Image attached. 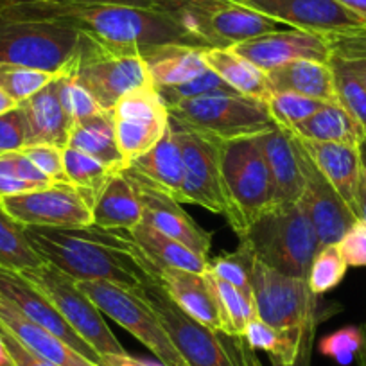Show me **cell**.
I'll use <instances>...</instances> for the list:
<instances>
[{
  "label": "cell",
  "instance_id": "obj_1",
  "mask_svg": "<svg viewBox=\"0 0 366 366\" xmlns=\"http://www.w3.org/2000/svg\"><path fill=\"white\" fill-rule=\"evenodd\" d=\"M27 241L44 262L76 282L101 280L129 291H142L158 280V267L135 244L128 230L99 227H24Z\"/></svg>",
  "mask_w": 366,
  "mask_h": 366
},
{
  "label": "cell",
  "instance_id": "obj_2",
  "mask_svg": "<svg viewBox=\"0 0 366 366\" xmlns=\"http://www.w3.org/2000/svg\"><path fill=\"white\" fill-rule=\"evenodd\" d=\"M0 16L49 20L81 31L108 51L140 56L158 45L205 47L174 15L129 6H52L15 4L0 9Z\"/></svg>",
  "mask_w": 366,
  "mask_h": 366
},
{
  "label": "cell",
  "instance_id": "obj_3",
  "mask_svg": "<svg viewBox=\"0 0 366 366\" xmlns=\"http://www.w3.org/2000/svg\"><path fill=\"white\" fill-rule=\"evenodd\" d=\"M239 239L257 260L304 280L322 248L302 199L291 205L271 207Z\"/></svg>",
  "mask_w": 366,
  "mask_h": 366
},
{
  "label": "cell",
  "instance_id": "obj_4",
  "mask_svg": "<svg viewBox=\"0 0 366 366\" xmlns=\"http://www.w3.org/2000/svg\"><path fill=\"white\" fill-rule=\"evenodd\" d=\"M221 183L224 217L242 237L249 227L273 207V183L257 137L221 142Z\"/></svg>",
  "mask_w": 366,
  "mask_h": 366
},
{
  "label": "cell",
  "instance_id": "obj_5",
  "mask_svg": "<svg viewBox=\"0 0 366 366\" xmlns=\"http://www.w3.org/2000/svg\"><path fill=\"white\" fill-rule=\"evenodd\" d=\"M164 325L172 345L189 366H253L242 337L209 329L179 309L160 282L139 291Z\"/></svg>",
  "mask_w": 366,
  "mask_h": 366
},
{
  "label": "cell",
  "instance_id": "obj_6",
  "mask_svg": "<svg viewBox=\"0 0 366 366\" xmlns=\"http://www.w3.org/2000/svg\"><path fill=\"white\" fill-rule=\"evenodd\" d=\"M84 34L49 20L0 16V63L61 74L79 52Z\"/></svg>",
  "mask_w": 366,
  "mask_h": 366
},
{
  "label": "cell",
  "instance_id": "obj_7",
  "mask_svg": "<svg viewBox=\"0 0 366 366\" xmlns=\"http://www.w3.org/2000/svg\"><path fill=\"white\" fill-rule=\"evenodd\" d=\"M255 316L300 341L315 336V297L307 280L290 277L253 259L249 269Z\"/></svg>",
  "mask_w": 366,
  "mask_h": 366
},
{
  "label": "cell",
  "instance_id": "obj_8",
  "mask_svg": "<svg viewBox=\"0 0 366 366\" xmlns=\"http://www.w3.org/2000/svg\"><path fill=\"white\" fill-rule=\"evenodd\" d=\"M167 112L169 117L183 126L221 142L257 137L277 126L267 110V103L241 94H214L179 101L167 107Z\"/></svg>",
  "mask_w": 366,
  "mask_h": 366
},
{
  "label": "cell",
  "instance_id": "obj_9",
  "mask_svg": "<svg viewBox=\"0 0 366 366\" xmlns=\"http://www.w3.org/2000/svg\"><path fill=\"white\" fill-rule=\"evenodd\" d=\"M19 273L56 305L59 315L76 330L77 336L83 337L103 357L104 366L112 357L128 355L104 322L101 309L77 287V282L69 274L49 262Z\"/></svg>",
  "mask_w": 366,
  "mask_h": 366
},
{
  "label": "cell",
  "instance_id": "obj_10",
  "mask_svg": "<svg viewBox=\"0 0 366 366\" xmlns=\"http://www.w3.org/2000/svg\"><path fill=\"white\" fill-rule=\"evenodd\" d=\"M61 74L86 88L104 112H110L129 92L153 86L142 56L108 51L86 34L74 61Z\"/></svg>",
  "mask_w": 366,
  "mask_h": 366
},
{
  "label": "cell",
  "instance_id": "obj_11",
  "mask_svg": "<svg viewBox=\"0 0 366 366\" xmlns=\"http://www.w3.org/2000/svg\"><path fill=\"white\" fill-rule=\"evenodd\" d=\"M77 287L101 309L103 315L110 316L117 325L149 348L158 361L165 366H189L172 345L158 316L139 293L101 280L77 282Z\"/></svg>",
  "mask_w": 366,
  "mask_h": 366
},
{
  "label": "cell",
  "instance_id": "obj_12",
  "mask_svg": "<svg viewBox=\"0 0 366 366\" xmlns=\"http://www.w3.org/2000/svg\"><path fill=\"white\" fill-rule=\"evenodd\" d=\"M176 19L205 47L230 49L241 41L273 33L277 20L235 0H192Z\"/></svg>",
  "mask_w": 366,
  "mask_h": 366
},
{
  "label": "cell",
  "instance_id": "obj_13",
  "mask_svg": "<svg viewBox=\"0 0 366 366\" xmlns=\"http://www.w3.org/2000/svg\"><path fill=\"white\" fill-rule=\"evenodd\" d=\"M169 126L183 154L185 192L183 203L199 205L214 214L224 216L223 183H221V140L183 126L169 117Z\"/></svg>",
  "mask_w": 366,
  "mask_h": 366
},
{
  "label": "cell",
  "instance_id": "obj_14",
  "mask_svg": "<svg viewBox=\"0 0 366 366\" xmlns=\"http://www.w3.org/2000/svg\"><path fill=\"white\" fill-rule=\"evenodd\" d=\"M0 207L24 227L81 228L92 224V203L70 183L0 199Z\"/></svg>",
  "mask_w": 366,
  "mask_h": 366
},
{
  "label": "cell",
  "instance_id": "obj_15",
  "mask_svg": "<svg viewBox=\"0 0 366 366\" xmlns=\"http://www.w3.org/2000/svg\"><path fill=\"white\" fill-rule=\"evenodd\" d=\"M110 112L117 144L128 164L149 151L169 126L167 107L154 84L129 92Z\"/></svg>",
  "mask_w": 366,
  "mask_h": 366
},
{
  "label": "cell",
  "instance_id": "obj_16",
  "mask_svg": "<svg viewBox=\"0 0 366 366\" xmlns=\"http://www.w3.org/2000/svg\"><path fill=\"white\" fill-rule=\"evenodd\" d=\"M279 24L309 33L334 34L366 29V24L337 0H235Z\"/></svg>",
  "mask_w": 366,
  "mask_h": 366
},
{
  "label": "cell",
  "instance_id": "obj_17",
  "mask_svg": "<svg viewBox=\"0 0 366 366\" xmlns=\"http://www.w3.org/2000/svg\"><path fill=\"white\" fill-rule=\"evenodd\" d=\"M124 171L133 179L137 192H139L140 205H142V223L149 224V227L160 230L162 234L182 242L196 255L209 259L212 234H209L198 223H194V219L182 209L179 202H176L171 194L144 179L132 169L126 167Z\"/></svg>",
  "mask_w": 366,
  "mask_h": 366
},
{
  "label": "cell",
  "instance_id": "obj_18",
  "mask_svg": "<svg viewBox=\"0 0 366 366\" xmlns=\"http://www.w3.org/2000/svg\"><path fill=\"white\" fill-rule=\"evenodd\" d=\"M0 295L8 298L27 318L47 329L49 332L58 336L61 341H65L77 354L86 357L94 365L104 366L103 357L83 337L77 336L76 330L59 315L56 305L40 290H36L29 280L24 279L19 271L0 267Z\"/></svg>",
  "mask_w": 366,
  "mask_h": 366
},
{
  "label": "cell",
  "instance_id": "obj_19",
  "mask_svg": "<svg viewBox=\"0 0 366 366\" xmlns=\"http://www.w3.org/2000/svg\"><path fill=\"white\" fill-rule=\"evenodd\" d=\"M298 147H300L302 169H304L305 176V189L300 198L302 203H304L305 210L311 217L320 244H337L340 239L347 234L348 228L357 221V216L352 212L345 199L337 194L332 183L316 167L315 162L309 158L304 147L300 146V142H298Z\"/></svg>",
  "mask_w": 366,
  "mask_h": 366
},
{
  "label": "cell",
  "instance_id": "obj_20",
  "mask_svg": "<svg viewBox=\"0 0 366 366\" xmlns=\"http://www.w3.org/2000/svg\"><path fill=\"white\" fill-rule=\"evenodd\" d=\"M239 56L252 61L264 72L297 59L329 63L332 51L325 34L302 29L273 31L230 47Z\"/></svg>",
  "mask_w": 366,
  "mask_h": 366
},
{
  "label": "cell",
  "instance_id": "obj_21",
  "mask_svg": "<svg viewBox=\"0 0 366 366\" xmlns=\"http://www.w3.org/2000/svg\"><path fill=\"white\" fill-rule=\"evenodd\" d=\"M273 183V207L300 202L305 189L300 147L291 129L274 126L257 135Z\"/></svg>",
  "mask_w": 366,
  "mask_h": 366
},
{
  "label": "cell",
  "instance_id": "obj_22",
  "mask_svg": "<svg viewBox=\"0 0 366 366\" xmlns=\"http://www.w3.org/2000/svg\"><path fill=\"white\" fill-rule=\"evenodd\" d=\"M298 142L315 162L316 167L322 171V174L332 183V187L350 207L352 212L357 216V192L365 172L359 147L336 142H315L300 137Z\"/></svg>",
  "mask_w": 366,
  "mask_h": 366
},
{
  "label": "cell",
  "instance_id": "obj_23",
  "mask_svg": "<svg viewBox=\"0 0 366 366\" xmlns=\"http://www.w3.org/2000/svg\"><path fill=\"white\" fill-rule=\"evenodd\" d=\"M158 280L176 305L191 318L198 320L209 329L224 332L219 302L205 273H192L176 267H158Z\"/></svg>",
  "mask_w": 366,
  "mask_h": 366
},
{
  "label": "cell",
  "instance_id": "obj_24",
  "mask_svg": "<svg viewBox=\"0 0 366 366\" xmlns=\"http://www.w3.org/2000/svg\"><path fill=\"white\" fill-rule=\"evenodd\" d=\"M20 112L26 121L27 144H49L59 149L69 146L72 119L63 110L58 96V77L47 86L36 92L33 97L19 103Z\"/></svg>",
  "mask_w": 366,
  "mask_h": 366
},
{
  "label": "cell",
  "instance_id": "obj_25",
  "mask_svg": "<svg viewBox=\"0 0 366 366\" xmlns=\"http://www.w3.org/2000/svg\"><path fill=\"white\" fill-rule=\"evenodd\" d=\"M0 325L6 327L20 343L29 348L38 357L54 362L58 366H97L81 354H77L72 347L49 332L41 325L27 318L22 311L15 307L8 298L0 295Z\"/></svg>",
  "mask_w": 366,
  "mask_h": 366
},
{
  "label": "cell",
  "instance_id": "obj_26",
  "mask_svg": "<svg viewBox=\"0 0 366 366\" xmlns=\"http://www.w3.org/2000/svg\"><path fill=\"white\" fill-rule=\"evenodd\" d=\"M142 223V205L128 172L115 171L92 205V224L107 230H132Z\"/></svg>",
  "mask_w": 366,
  "mask_h": 366
},
{
  "label": "cell",
  "instance_id": "obj_27",
  "mask_svg": "<svg viewBox=\"0 0 366 366\" xmlns=\"http://www.w3.org/2000/svg\"><path fill=\"white\" fill-rule=\"evenodd\" d=\"M126 167L171 194L176 202L183 203L185 165H183L182 149H179V144L171 126H167L162 139L149 151L137 157Z\"/></svg>",
  "mask_w": 366,
  "mask_h": 366
},
{
  "label": "cell",
  "instance_id": "obj_28",
  "mask_svg": "<svg viewBox=\"0 0 366 366\" xmlns=\"http://www.w3.org/2000/svg\"><path fill=\"white\" fill-rule=\"evenodd\" d=\"M266 74L273 94L274 92H297V94L323 101V103L340 104L334 74L329 63L297 59V61L284 63Z\"/></svg>",
  "mask_w": 366,
  "mask_h": 366
},
{
  "label": "cell",
  "instance_id": "obj_29",
  "mask_svg": "<svg viewBox=\"0 0 366 366\" xmlns=\"http://www.w3.org/2000/svg\"><path fill=\"white\" fill-rule=\"evenodd\" d=\"M205 49L210 47L171 44L151 47L140 56L154 86H176L194 79L209 69L203 61Z\"/></svg>",
  "mask_w": 366,
  "mask_h": 366
},
{
  "label": "cell",
  "instance_id": "obj_30",
  "mask_svg": "<svg viewBox=\"0 0 366 366\" xmlns=\"http://www.w3.org/2000/svg\"><path fill=\"white\" fill-rule=\"evenodd\" d=\"M203 61L241 96L267 103L273 96L267 74L232 49H205Z\"/></svg>",
  "mask_w": 366,
  "mask_h": 366
},
{
  "label": "cell",
  "instance_id": "obj_31",
  "mask_svg": "<svg viewBox=\"0 0 366 366\" xmlns=\"http://www.w3.org/2000/svg\"><path fill=\"white\" fill-rule=\"evenodd\" d=\"M69 146L97 158L112 171H122L128 165L117 144L112 112H101L97 115L74 122L70 129Z\"/></svg>",
  "mask_w": 366,
  "mask_h": 366
},
{
  "label": "cell",
  "instance_id": "obj_32",
  "mask_svg": "<svg viewBox=\"0 0 366 366\" xmlns=\"http://www.w3.org/2000/svg\"><path fill=\"white\" fill-rule=\"evenodd\" d=\"M291 132L300 139L315 142H336L359 147L366 129L341 104L325 103L315 115L298 122Z\"/></svg>",
  "mask_w": 366,
  "mask_h": 366
},
{
  "label": "cell",
  "instance_id": "obj_33",
  "mask_svg": "<svg viewBox=\"0 0 366 366\" xmlns=\"http://www.w3.org/2000/svg\"><path fill=\"white\" fill-rule=\"evenodd\" d=\"M128 234L157 267H176V269L192 271V273L207 271L209 259L196 255L187 246H183L182 242L174 241L149 224H137L135 228L128 230Z\"/></svg>",
  "mask_w": 366,
  "mask_h": 366
},
{
  "label": "cell",
  "instance_id": "obj_34",
  "mask_svg": "<svg viewBox=\"0 0 366 366\" xmlns=\"http://www.w3.org/2000/svg\"><path fill=\"white\" fill-rule=\"evenodd\" d=\"M241 337L249 350L267 352L274 359L277 366H295L302 355H309V343H311L280 332L257 316L246 325Z\"/></svg>",
  "mask_w": 366,
  "mask_h": 366
},
{
  "label": "cell",
  "instance_id": "obj_35",
  "mask_svg": "<svg viewBox=\"0 0 366 366\" xmlns=\"http://www.w3.org/2000/svg\"><path fill=\"white\" fill-rule=\"evenodd\" d=\"M40 264H44V260L27 241L24 224L13 219L0 207V267L26 271L38 267Z\"/></svg>",
  "mask_w": 366,
  "mask_h": 366
},
{
  "label": "cell",
  "instance_id": "obj_36",
  "mask_svg": "<svg viewBox=\"0 0 366 366\" xmlns=\"http://www.w3.org/2000/svg\"><path fill=\"white\" fill-rule=\"evenodd\" d=\"M63 169H65L66 182L83 191L92 205L96 202L101 187L115 172L97 158L70 146L63 147Z\"/></svg>",
  "mask_w": 366,
  "mask_h": 366
},
{
  "label": "cell",
  "instance_id": "obj_37",
  "mask_svg": "<svg viewBox=\"0 0 366 366\" xmlns=\"http://www.w3.org/2000/svg\"><path fill=\"white\" fill-rule=\"evenodd\" d=\"M205 277L209 279L210 286H212L214 293H216L217 302H219L221 315H223L224 334L241 337L246 325L255 318L253 300L249 297H246L242 291H239L237 287L224 282V280L217 279L214 274L207 273V271Z\"/></svg>",
  "mask_w": 366,
  "mask_h": 366
},
{
  "label": "cell",
  "instance_id": "obj_38",
  "mask_svg": "<svg viewBox=\"0 0 366 366\" xmlns=\"http://www.w3.org/2000/svg\"><path fill=\"white\" fill-rule=\"evenodd\" d=\"M347 262L337 244H325L318 249L307 274V286L312 295H323L341 284L347 273Z\"/></svg>",
  "mask_w": 366,
  "mask_h": 366
},
{
  "label": "cell",
  "instance_id": "obj_39",
  "mask_svg": "<svg viewBox=\"0 0 366 366\" xmlns=\"http://www.w3.org/2000/svg\"><path fill=\"white\" fill-rule=\"evenodd\" d=\"M329 65L334 74L337 101L366 129V88L340 58L330 56Z\"/></svg>",
  "mask_w": 366,
  "mask_h": 366
},
{
  "label": "cell",
  "instance_id": "obj_40",
  "mask_svg": "<svg viewBox=\"0 0 366 366\" xmlns=\"http://www.w3.org/2000/svg\"><path fill=\"white\" fill-rule=\"evenodd\" d=\"M253 253L249 252L244 242L239 244L234 253H223L216 259L207 262V273L214 274L217 279L232 284L239 291L252 298V284H249V269L253 264ZM253 300V298H252Z\"/></svg>",
  "mask_w": 366,
  "mask_h": 366
},
{
  "label": "cell",
  "instance_id": "obj_41",
  "mask_svg": "<svg viewBox=\"0 0 366 366\" xmlns=\"http://www.w3.org/2000/svg\"><path fill=\"white\" fill-rule=\"evenodd\" d=\"M323 104V101L305 97L297 92H274L267 101V110L274 124L293 129L298 122L315 115Z\"/></svg>",
  "mask_w": 366,
  "mask_h": 366
},
{
  "label": "cell",
  "instance_id": "obj_42",
  "mask_svg": "<svg viewBox=\"0 0 366 366\" xmlns=\"http://www.w3.org/2000/svg\"><path fill=\"white\" fill-rule=\"evenodd\" d=\"M58 76L59 74L0 63V88L9 94L16 103H22V101L33 97L36 92L52 83Z\"/></svg>",
  "mask_w": 366,
  "mask_h": 366
},
{
  "label": "cell",
  "instance_id": "obj_43",
  "mask_svg": "<svg viewBox=\"0 0 366 366\" xmlns=\"http://www.w3.org/2000/svg\"><path fill=\"white\" fill-rule=\"evenodd\" d=\"M165 107L179 103V101L196 99L203 96H214V94H239L228 83H224L214 70L207 69L194 79L187 83L176 84V86H154Z\"/></svg>",
  "mask_w": 366,
  "mask_h": 366
},
{
  "label": "cell",
  "instance_id": "obj_44",
  "mask_svg": "<svg viewBox=\"0 0 366 366\" xmlns=\"http://www.w3.org/2000/svg\"><path fill=\"white\" fill-rule=\"evenodd\" d=\"M332 56L340 58L366 88V29L325 34Z\"/></svg>",
  "mask_w": 366,
  "mask_h": 366
},
{
  "label": "cell",
  "instance_id": "obj_45",
  "mask_svg": "<svg viewBox=\"0 0 366 366\" xmlns=\"http://www.w3.org/2000/svg\"><path fill=\"white\" fill-rule=\"evenodd\" d=\"M362 345H365V329L348 325L323 337L318 345V350L325 357L334 359L337 365L348 366L357 357Z\"/></svg>",
  "mask_w": 366,
  "mask_h": 366
},
{
  "label": "cell",
  "instance_id": "obj_46",
  "mask_svg": "<svg viewBox=\"0 0 366 366\" xmlns=\"http://www.w3.org/2000/svg\"><path fill=\"white\" fill-rule=\"evenodd\" d=\"M58 96L59 101H61L63 110L72 119V122L104 112L97 104V101L88 94L86 88L81 86L72 76H66V74H59L58 76Z\"/></svg>",
  "mask_w": 366,
  "mask_h": 366
},
{
  "label": "cell",
  "instance_id": "obj_47",
  "mask_svg": "<svg viewBox=\"0 0 366 366\" xmlns=\"http://www.w3.org/2000/svg\"><path fill=\"white\" fill-rule=\"evenodd\" d=\"M192 0H22L20 4H52V6H129V8L157 9V11L178 15Z\"/></svg>",
  "mask_w": 366,
  "mask_h": 366
},
{
  "label": "cell",
  "instance_id": "obj_48",
  "mask_svg": "<svg viewBox=\"0 0 366 366\" xmlns=\"http://www.w3.org/2000/svg\"><path fill=\"white\" fill-rule=\"evenodd\" d=\"M22 153L54 183H69L63 169V149L49 144H34L24 147Z\"/></svg>",
  "mask_w": 366,
  "mask_h": 366
},
{
  "label": "cell",
  "instance_id": "obj_49",
  "mask_svg": "<svg viewBox=\"0 0 366 366\" xmlns=\"http://www.w3.org/2000/svg\"><path fill=\"white\" fill-rule=\"evenodd\" d=\"M27 144L26 121L20 108L0 115V154L22 151Z\"/></svg>",
  "mask_w": 366,
  "mask_h": 366
},
{
  "label": "cell",
  "instance_id": "obj_50",
  "mask_svg": "<svg viewBox=\"0 0 366 366\" xmlns=\"http://www.w3.org/2000/svg\"><path fill=\"white\" fill-rule=\"evenodd\" d=\"M347 266H366V223L357 219L337 242Z\"/></svg>",
  "mask_w": 366,
  "mask_h": 366
},
{
  "label": "cell",
  "instance_id": "obj_51",
  "mask_svg": "<svg viewBox=\"0 0 366 366\" xmlns=\"http://www.w3.org/2000/svg\"><path fill=\"white\" fill-rule=\"evenodd\" d=\"M31 191L33 189L20 178L19 171H16L13 153L0 154V199Z\"/></svg>",
  "mask_w": 366,
  "mask_h": 366
},
{
  "label": "cell",
  "instance_id": "obj_52",
  "mask_svg": "<svg viewBox=\"0 0 366 366\" xmlns=\"http://www.w3.org/2000/svg\"><path fill=\"white\" fill-rule=\"evenodd\" d=\"M0 337H2V341H4L6 350H8V354L11 355L13 362H15L16 366H58L54 365V362L47 361V359L38 357L36 354H33L29 348L24 347V345L2 325H0Z\"/></svg>",
  "mask_w": 366,
  "mask_h": 366
},
{
  "label": "cell",
  "instance_id": "obj_53",
  "mask_svg": "<svg viewBox=\"0 0 366 366\" xmlns=\"http://www.w3.org/2000/svg\"><path fill=\"white\" fill-rule=\"evenodd\" d=\"M115 365H124V366H165L160 361H149V359H139L133 357V355H124V357H112L108 361L107 366H115Z\"/></svg>",
  "mask_w": 366,
  "mask_h": 366
},
{
  "label": "cell",
  "instance_id": "obj_54",
  "mask_svg": "<svg viewBox=\"0 0 366 366\" xmlns=\"http://www.w3.org/2000/svg\"><path fill=\"white\" fill-rule=\"evenodd\" d=\"M337 2L366 24V0H337Z\"/></svg>",
  "mask_w": 366,
  "mask_h": 366
},
{
  "label": "cell",
  "instance_id": "obj_55",
  "mask_svg": "<svg viewBox=\"0 0 366 366\" xmlns=\"http://www.w3.org/2000/svg\"><path fill=\"white\" fill-rule=\"evenodd\" d=\"M357 217L366 223V169L362 172L361 185H359L357 192Z\"/></svg>",
  "mask_w": 366,
  "mask_h": 366
},
{
  "label": "cell",
  "instance_id": "obj_56",
  "mask_svg": "<svg viewBox=\"0 0 366 366\" xmlns=\"http://www.w3.org/2000/svg\"><path fill=\"white\" fill-rule=\"evenodd\" d=\"M15 108H19V103L0 88V115L8 114V112L15 110Z\"/></svg>",
  "mask_w": 366,
  "mask_h": 366
},
{
  "label": "cell",
  "instance_id": "obj_57",
  "mask_svg": "<svg viewBox=\"0 0 366 366\" xmlns=\"http://www.w3.org/2000/svg\"><path fill=\"white\" fill-rule=\"evenodd\" d=\"M359 365L361 366H366V327H365V345H362L361 352H359Z\"/></svg>",
  "mask_w": 366,
  "mask_h": 366
},
{
  "label": "cell",
  "instance_id": "obj_58",
  "mask_svg": "<svg viewBox=\"0 0 366 366\" xmlns=\"http://www.w3.org/2000/svg\"><path fill=\"white\" fill-rule=\"evenodd\" d=\"M359 153H361L362 167L366 169V137H365V140H362V142H361V146H359Z\"/></svg>",
  "mask_w": 366,
  "mask_h": 366
},
{
  "label": "cell",
  "instance_id": "obj_59",
  "mask_svg": "<svg viewBox=\"0 0 366 366\" xmlns=\"http://www.w3.org/2000/svg\"><path fill=\"white\" fill-rule=\"evenodd\" d=\"M22 0H0V9L2 8H8V6H15V4H20Z\"/></svg>",
  "mask_w": 366,
  "mask_h": 366
},
{
  "label": "cell",
  "instance_id": "obj_60",
  "mask_svg": "<svg viewBox=\"0 0 366 366\" xmlns=\"http://www.w3.org/2000/svg\"><path fill=\"white\" fill-rule=\"evenodd\" d=\"M115 366H124V365H115Z\"/></svg>",
  "mask_w": 366,
  "mask_h": 366
},
{
  "label": "cell",
  "instance_id": "obj_61",
  "mask_svg": "<svg viewBox=\"0 0 366 366\" xmlns=\"http://www.w3.org/2000/svg\"><path fill=\"white\" fill-rule=\"evenodd\" d=\"M295 366H300V362H298V365H295Z\"/></svg>",
  "mask_w": 366,
  "mask_h": 366
}]
</instances>
